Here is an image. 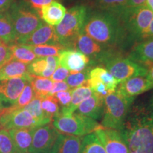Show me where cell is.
<instances>
[{
	"instance_id": "db71d44e",
	"label": "cell",
	"mask_w": 153,
	"mask_h": 153,
	"mask_svg": "<svg viewBox=\"0 0 153 153\" xmlns=\"http://www.w3.org/2000/svg\"><path fill=\"white\" fill-rule=\"evenodd\" d=\"M0 43H1V41H0Z\"/></svg>"
},
{
	"instance_id": "1f68e13d",
	"label": "cell",
	"mask_w": 153,
	"mask_h": 153,
	"mask_svg": "<svg viewBox=\"0 0 153 153\" xmlns=\"http://www.w3.org/2000/svg\"><path fill=\"white\" fill-rule=\"evenodd\" d=\"M41 107L45 116L51 121L60 112V105L54 96L48 95L42 99Z\"/></svg>"
},
{
	"instance_id": "60d3db41",
	"label": "cell",
	"mask_w": 153,
	"mask_h": 153,
	"mask_svg": "<svg viewBox=\"0 0 153 153\" xmlns=\"http://www.w3.org/2000/svg\"><path fill=\"white\" fill-rule=\"evenodd\" d=\"M70 74V71L66 68L59 65L51 76L50 79L53 82H61L65 80L68 76Z\"/></svg>"
},
{
	"instance_id": "ab89813d",
	"label": "cell",
	"mask_w": 153,
	"mask_h": 153,
	"mask_svg": "<svg viewBox=\"0 0 153 153\" xmlns=\"http://www.w3.org/2000/svg\"><path fill=\"white\" fill-rule=\"evenodd\" d=\"M12 59L11 45L0 43V68Z\"/></svg>"
},
{
	"instance_id": "c3c4849f",
	"label": "cell",
	"mask_w": 153,
	"mask_h": 153,
	"mask_svg": "<svg viewBox=\"0 0 153 153\" xmlns=\"http://www.w3.org/2000/svg\"><path fill=\"white\" fill-rule=\"evenodd\" d=\"M145 6H147L153 13V0H147Z\"/></svg>"
},
{
	"instance_id": "2e32d148",
	"label": "cell",
	"mask_w": 153,
	"mask_h": 153,
	"mask_svg": "<svg viewBox=\"0 0 153 153\" xmlns=\"http://www.w3.org/2000/svg\"><path fill=\"white\" fill-rule=\"evenodd\" d=\"M104 97L93 92L90 97L83 101L78 106L76 113L94 120L100 119L104 114Z\"/></svg>"
},
{
	"instance_id": "74e56055",
	"label": "cell",
	"mask_w": 153,
	"mask_h": 153,
	"mask_svg": "<svg viewBox=\"0 0 153 153\" xmlns=\"http://www.w3.org/2000/svg\"><path fill=\"white\" fill-rule=\"evenodd\" d=\"M47 68L43 72L41 76L49 78L53 74L56 68L59 66L58 56H49L46 57Z\"/></svg>"
},
{
	"instance_id": "7bdbcfd3",
	"label": "cell",
	"mask_w": 153,
	"mask_h": 153,
	"mask_svg": "<svg viewBox=\"0 0 153 153\" xmlns=\"http://www.w3.org/2000/svg\"><path fill=\"white\" fill-rule=\"evenodd\" d=\"M70 89H70V87H69L68 85L65 82H53L52 89H51V91H50L49 95L53 96L56 93L59 92V91H68L70 90Z\"/></svg>"
},
{
	"instance_id": "d6a6232c",
	"label": "cell",
	"mask_w": 153,
	"mask_h": 153,
	"mask_svg": "<svg viewBox=\"0 0 153 153\" xmlns=\"http://www.w3.org/2000/svg\"><path fill=\"white\" fill-rule=\"evenodd\" d=\"M34 97H35V94H34L33 88L30 85V82H28L25 85L24 89H23L20 96L17 99L16 104L12 105L9 108H10L11 110L13 111L24 108L26 105H28L31 101L32 99L34 98Z\"/></svg>"
},
{
	"instance_id": "ac0fdd59",
	"label": "cell",
	"mask_w": 153,
	"mask_h": 153,
	"mask_svg": "<svg viewBox=\"0 0 153 153\" xmlns=\"http://www.w3.org/2000/svg\"><path fill=\"white\" fill-rule=\"evenodd\" d=\"M66 11L64 6L55 1L42 7L40 10V16L47 24L57 26L64 18Z\"/></svg>"
},
{
	"instance_id": "ba28073f",
	"label": "cell",
	"mask_w": 153,
	"mask_h": 153,
	"mask_svg": "<svg viewBox=\"0 0 153 153\" xmlns=\"http://www.w3.org/2000/svg\"><path fill=\"white\" fill-rule=\"evenodd\" d=\"M101 59L105 63L106 70L112 74L118 83L135 76H145L148 69L134 62L129 57H123L104 53Z\"/></svg>"
},
{
	"instance_id": "f907efd6",
	"label": "cell",
	"mask_w": 153,
	"mask_h": 153,
	"mask_svg": "<svg viewBox=\"0 0 153 153\" xmlns=\"http://www.w3.org/2000/svg\"><path fill=\"white\" fill-rule=\"evenodd\" d=\"M1 128H2V127H1V123H0V130H1Z\"/></svg>"
},
{
	"instance_id": "f546056e",
	"label": "cell",
	"mask_w": 153,
	"mask_h": 153,
	"mask_svg": "<svg viewBox=\"0 0 153 153\" xmlns=\"http://www.w3.org/2000/svg\"><path fill=\"white\" fill-rule=\"evenodd\" d=\"M95 3L101 11L118 14L126 9L127 0H95Z\"/></svg>"
},
{
	"instance_id": "e575fe53",
	"label": "cell",
	"mask_w": 153,
	"mask_h": 153,
	"mask_svg": "<svg viewBox=\"0 0 153 153\" xmlns=\"http://www.w3.org/2000/svg\"><path fill=\"white\" fill-rule=\"evenodd\" d=\"M18 152L15 147L8 130H0V153H16Z\"/></svg>"
},
{
	"instance_id": "7dc6e473",
	"label": "cell",
	"mask_w": 153,
	"mask_h": 153,
	"mask_svg": "<svg viewBox=\"0 0 153 153\" xmlns=\"http://www.w3.org/2000/svg\"><path fill=\"white\" fill-rule=\"evenodd\" d=\"M146 78L149 82L153 85V66L148 70V74L146 75Z\"/></svg>"
},
{
	"instance_id": "8d00e7d4",
	"label": "cell",
	"mask_w": 153,
	"mask_h": 153,
	"mask_svg": "<svg viewBox=\"0 0 153 153\" xmlns=\"http://www.w3.org/2000/svg\"><path fill=\"white\" fill-rule=\"evenodd\" d=\"M87 85L90 87V89L92 90L94 93L98 94L101 95V97H104V98L107 95L111 94L104 84L102 82H101L100 80L96 79V78H88Z\"/></svg>"
},
{
	"instance_id": "8992f818",
	"label": "cell",
	"mask_w": 153,
	"mask_h": 153,
	"mask_svg": "<svg viewBox=\"0 0 153 153\" xmlns=\"http://www.w3.org/2000/svg\"><path fill=\"white\" fill-rule=\"evenodd\" d=\"M134 99L124 97L116 89L104 98V110L101 125L120 131Z\"/></svg>"
},
{
	"instance_id": "f6af8a7d",
	"label": "cell",
	"mask_w": 153,
	"mask_h": 153,
	"mask_svg": "<svg viewBox=\"0 0 153 153\" xmlns=\"http://www.w3.org/2000/svg\"><path fill=\"white\" fill-rule=\"evenodd\" d=\"M16 0H0V13L8 11V9L10 8L11 5Z\"/></svg>"
},
{
	"instance_id": "ee69618b",
	"label": "cell",
	"mask_w": 153,
	"mask_h": 153,
	"mask_svg": "<svg viewBox=\"0 0 153 153\" xmlns=\"http://www.w3.org/2000/svg\"><path fill=\"white\" fill-rule=\"evenodd\" d=\"M147 0H127L126 8H134L145 5Z\"/></svg>"
},
{
	"instance_id": "f5cc1de1",
	"label": "cell",
	"mask_w": 153,
	"mask_h": 153,
	"mask_svg": "<svg viewBox=\"0 0 153 153\" xmlns=\"http://www.w3.org/2000/svg\"><path fill=\"white\" fill-rule=\"evenodd\" d=\"M16 153H21V152H16Z\"/></svg>"
},
{
	"instance_id": "cb8c5ba5",
	"label": "cell",
	"mask_w": 153,
	"mask_h": 153,
	"mask_svg": "<svg viewBox=\"0 0 153 153\" xmlns=\"http://www.w3.org/2000/svg\"><path fill=\"white\" fill-rule=\"evenodd\" d=\"M82 137L60 133L56 153H80Z\"/></svg>"
},
{
	"instance_id": "3957f363",
	"label": "cell",
	"mask_w": 153,
	"mask_h": 153,
	"mask_svg": "<svg viewBox=\"0 0 153 153\" xmlns=\"http://www.w3.org/2000/svg\"><path fill=\"white\" fill-rule=\"evenodd\" d=\"M117 15L121 26V43L142 40L153 19L152 11L145 5L126 8Z\"/></svg>"
},
{
	"instance_id": "6da1fadb",
	"label": "cell",
	"mask_w": 153,
	"mask_h": 153,
	"mask_svg": "<svg viewBox=\"0 0 153 153\" xmlns=\"http://www.w3.org/2000/svg\"><path fill=\"white\" fill-rule=\"evenodd\" d=\"M119 132L130 153H153V96L131 106Z\"/></svg>"
},
{
	"instance_id": "7c38bea8",
	"label": "cell",
	"mask_w": 153,
	"mask_h": 153,
	"mask_svg": "<svg viewBox=\"0 0 153 153\" xmlns=\"http://www.w3.org/2000/svg\"><path fill=\"white\" fill-rule=\"evenodd\" d=\"M94 133L106 153H130L127 145L117 130L101 127Z\"/></svg>"
},
{
	"instance_id": "9a60e30c",
	"label": "cell",
	"mask_w": 153,
	"mask_h": 153,
	"mask_svg": "<svg viewBox=\"0 0 153 153\" xmlns=\"http://www.w3.org/2000/svg\"><path fill=\"white\" fill-rule=\"evenodd\" d=\"M116 90L128 99H134L137 95L146 92L153 88V85L145 76H138L120 82Z\"/></svg>"
},
{
	"instance_id": "44dd1931",
	"label": "cell",
	"mask_w": 153,
	"mask_h": 153,
	"mask_svg": "<svg viewBox=\"0 0 153 153\" xmlns=\"http://www.w3.org/2000/svg\"><path fill=\"white\" fill-rule=\"evenodd\" d=\"M28 65L11 59L0 68V81L14 77L24 76L29 74Z\"/></svg>"
},
{
	"instance_id": "9c48e42d",
	"label": "cell",
	"mask_w": 153,
	"mask_h": 153,
	"mask_svg": "<svg viewBox=\"0 0 153 153\" xmlns=\"http://www.w3.org/2000/svg\"><path fill=\"white\" fill-rule=\"evenodd\" d=\"M60 135L51 123L36 128L28 153H56Z\"/></svg>"
},
{
	"instance_id": "4316f807",
	"label": "cell",
	"mask_w": 153,
	"mask_h": 153,
	"mask_svg": "<svg viewBox=\"0 0 153 153\" xmlns=\"http://www.w3.org/2000/svg\"><path fill=\"white\" fill-rule=\"evenodd\" d=\"M41 100L42 99L40 97H34V98L32 99L29 104L26 105L24 108H23L32 115V116L35 118L39 126L46 125V124L51 123L52 122L45 116L43 109H42Z\"/></svg>"
},
{
	"instance_id": "f35d334b",
	"label": "cell",
	"mask_w": 153,
	"mask_h": 153,
	"mask_svg": "<svg viewBox=\"0 0 153 153\" xmlns=\"http://www.w3.org/2000/svg\"><path fill=\"white\" fill-rule=\"evenodd\" d=\"M71 91L72 89L68 91H59L53 96L57 99L59 105L61 106V110L68 108L71 101Z\"/></svg>"
},
{
	"instance_id": "ffe728a7",
	"label": "cell",
	"mask_w": 153,
	"mask_h": 153,
	"mask_svg": "<svg viewBox=\"0 0 153 153\" xmlns=\"http://www.w3.org/2000/svg\"><path fill=\"white\" fill-rule=\"evenodd\" d=\"M73 47L76 48L78 51L87 56H97L101 53L102 55L104 54V48L101 44L94 41L92 38L86 35L83 32L76 39Z\"/></svg>"
},
{
	"instance_id": "7a4b0ae2",
	"label": "cell",
	"mask_w": 153,
	"mask_h": 153,
	"mask_svg": "<svg viewBox=\"0 0 153 153\" xmlns=\"http://www.w3.org/2000/svg\"><path fill=\"white\" fill-rule=\"evenodd\" d=\"M83 33L103 46L120 44L122 31L117 14L100 11L88 15Z\"/></svg>"
},
{
	"instance_id": "f1b7e54d",
	"label": "cell",
	"mask_w": 153,
	"mask_h": 153,
	"mask_svg": "<svg viewBox=\"0 0 153 153\" xmlns=\"http://www.w3.org/2000/svg\"><path fill=\"white\" fill-rule=\"evenodd\" d=\"M11 45L12 60H16L25 64H30L36 58V55L26 45L14 43Z\"/></svg>"
},
{
	"instance_id": "83f0119b",
	"label": "cell",
	"mask_w": 153,
	"mask_h": 153,
	"mask_svg": "<svg viewBox=\"0 0 153 153\" xmlns=\"http://www.w3.org/2000/svg\"><path fill=\"white\" fill-rule=\"evenodd\" d=\"M80 153H106L96 133H91L82 138Z\"/></svg>"
},
{
	"instance_id": "681fc988",
	"label": "cell",
	"mask_w": 153,
	"mask_h": 153,
	"mask_svg": "<svg viewBox=\"0 0 153 153\" xmlns=\"http://www.w3.org/2000/svg\"><path fill=\"white\" fill-rule=\"evenodd\" d=\"M4 108V106L2 105V102H1V101H0V111L2 110Z\"/></svg>"
},
{
	"instance_id": "d4e9b609",
	"label": "cell",
	"mask_w": 153,
	"mask_h": 153,
	"mask_svg": "<svg viewBox=\"0 0 153 153\" xmlns=\"http://www.w3.org/2000/svg\"><path fill=\"white\" fill-rule=\"evenodd\" d=\"M30 83L33 88L35 97L43 99L49 95L50 91L52 89L53 82L49 78L31 74Z\"/></svg>"
},
{
	"instance_id": "52a82bcc",
	"label": "cell",
	"mask_w": 153,
	"mask_h": 153,
	"mask_svg": "<svg viewBox=\"0 0 153 153\" xmlns=\"http://www.w3.org/2000/svg\"><path fill=\"white\" fill-rule=\"evenodd\" d=\"M53 126L60 133L79 137H85L102 127L96 120L76 112L59 114L53 119Z\"/></svg>"
},
{
	"instance_id": "d590c367",
	"label": "cell",
	"mask_w": 153,
	"mask_h": 153,
	"mask_svg": "<svg viewBox=\"0 0 153 153\" xmlns=\"http://www.w3.org/2000/svg\"><path fill=\"white\" fill-rule=\"evenodd\" d=\"M47 68L46 57H38L28 65V73L41 76Z\"/></svg>"
},
{
	"instance_id": "7402d4cb",
	"label": "cell",
	"mask_w": 153,
	"mask_h": 153,
	"mask_svg": "<svg viewBox=\"0 0 153 153\" xmlns=\"http://www.w3.org/2000/svg\"><path fill=\"white\" fill-rule=\"evenodd\" d=\"M93 94V91L87 85L74 88L71 91V101L68 108L61 110V114H71L76 111L78 106L83 101L90 97Z\"/></svg>"
},
{
	"instance_id": "816d5d0a",
	"label": "cell",
	"mask_w": 153,
	"mask_h": 153,
	"mask_svg": "<svg viewBox=\"0 0 153 153\" xmlns=\"http://www.w3.org/2000/svg\"><path fill=\"white\" fill-rule=\"evenodd\" d=\"M70 1H77V0H68Z\"/></svg>"
},
{
	"instance_id": "5bb4252c",
	"label": "cell",
	"mask_w": 153,
	"mask_h": 153,
	"mask_svg": "<svg viewBox=\"0 0 153 153\" xmlns=\"http://www.w3.org/2000/svg\"><path fill=\"white\" fill-rule=\"evenodd\" d=\"M59 65L66 68L70 72H80L87 68L89 57L77 50L65 48L58 56Z\"/></svg>"
},
{
	"instance_id": "484cf974",
	"label": "cell",
	"mask_w": 153,
	"mask_h": 153,
	"mask_svg": "<svg viewBox=\"0 0 153 153\" xmlns=\"http://www.w3.org/2000/svg\"><path fill=\"white\" fill-rule=\"evenodd\" d=\"M89 77L96 78L102 82L107 87L108 90L110 91V93L114 92L117 88L118 82L113 76L112 74L105 68H101V67L93 68L89 72Z\"/></svg>"
},
{
	"instance_id": "4fadbf2b",
	"label": "cell",
	"mask_w": 153,
	"mask_h": 153,
	"mask_svg": "<svg viewBox=\"0 0 153 153\" xmlns=\"http://www.w3.org/2000/svg\"><path fill=\"white\" fill-rule=\"evenodd\" d=\"M16 43L28 45H60L55 27L45 22L33 33L26 37L19 38Z\"/></svg>"
},
{
	"instance_id": "d6986e66",
	"label": "cell",
	"mask_w": 153,
	"mask_h": 153,
	"mask_svg": "<svg viewBox=\"0 0 153 153\" xmlns=\"http://www.w3.org/2000/svg\"><path fill=\"white\" fill-rule=\"evenodd\" d=\"M34 128L8 130L17 151L21 153H28L33 140Z\"/></svg>"
},
{
	"instance_id": "5b68a950",
	"label": "cell",
	"mask_w": 153,
	"mask_h": 153,
	"mask_svg": "<svg viewBox=\"0 0 153 153\" xmlns=\"http://www.w3.org/2000/svg\"><path fill=\"white\" fill-rule=\"evenodd\" d=\"M7 11L12 21L16 41L30 35L44 23L40 11L32 8L24 0H16Z\"/></svg>"
},
{
	"instance_id": "4dcf8cb0",
	"label": "cell",
	"mask_w": 153,
	"mask_h": 153,
	"mask_svg": "<svg viewBox=\"0 0 153 153\" xmlns=\"http://www.w3.org/2000/svg\"><path fill=\"white\" fill-rule=\"evenodd\" d=\"M26 45L38 57L59 56L62 50L65 49V48L61 45Z\"/></svg>"
},
{
	"instance_id": "b9f144b4",
	"label": "cell",
	"mask_w": 153,
	"mask_h": 153,
	"mask_svg": "<svg viewBox=\"0 0 153 153\" xmlns=\"http://www.w3.org/2000/svg\"><path fill=\"white\" fill-rule=\"evenodd\" d=\"M28 5H30L32 8L36 10L40 11L42 7L44 6L49 4L53 1H58L61 0H24Z\"/></svg>"
},
{
	"instance_id": "836d02e7",
	"label": "cell",
	"mask_w": 153,
	"mask_h": 153,
	"mask_svg": "<svg viewBox=\"0 0 153 153\" xmlns=\"http://www.w3.org/2000/svg\"><path fill=\"white\" fill-rule=\"evenodd\" d=\"M89 71L87 69H85L80 72H70V74L65 79V82L70 87V89H74L82 85H87L89 78Z\"/></svg>"
},
{
	"instance_id": "30bf717a",
	"label": "cell",
	"mask_w": 153,
	"mask_h": 153,
	"mask_svg": "<svg viewBox=\"0 0 153 153\" xmlns=\"http://www.w3.org/2000/svg\"><path fill=\"white\" fill-rule=\"evenodd\" d=\"M0 123L2 128L21 129L36 128L39 127L37 121L29 112L24 108L11 110L10 108H4L0 111Z\"/></svg>"
},
{
	"instance_id": "e0dca14e",
	"label": "cell",
	"mask_w": 153,
	"mask_h": 153,
	"mask_svg": "<svg viewBox=\"0 0 153 153\" xmlns=\"http://www.w3.org/2000/svg\"><path fill=\"white\" fill-rule=\"evenodd\" d=\"M128 57L149 70L153 66V39L145 40L135 45Z\"/></svg>"
},
{
	"instance_id": "603a6c76",
	"label": "cell",
	"mask_w": 153,
	"mask_h": 153,
	"mask_svg": "<svg viewBox=\"0 0 153 153\" xmlns=\"http://www.w3.org/2000/svg\"><path fill=\"white\" fill-rule=\"evenodd\" d=\"M0 41L9 45L16 41L12 21L7 11L0 13Z\"/></svg>"
},
{
	"instance_id": "277c9868",
	"label": "cell",
	"mask_w": 153,
	"mask_h": 153,
	"mask_svg": "<svg viewBox=\"0 0 153 153\" xmlns=\"http://www.w3.org/2000/svg\"><path fill=\"white\" fill-rule=\"evenodd\" d=\"M87 16L85 5L74 6L66 11L64 18L55 27L59 44L65 48L73 47L76 39L83 32Z\"/></svg>"
},
{
	"instance_id": "bcb514c9",
	"label": "cell",
	"mask_w": 153,
	"mask_h": 153,
	"mask_svg": "<svg viewBox=\"0 0 153 153\" xmlns=\"http://www.w3.org/2000/svg\"><path fill=\"white\" fill-rule=\"evenodd\" d=\"M149 39H153V19L151 22L150 26L148 28L145 33L143 34L142 40H149Z\"/></svg>"
},
{
	"instance_id": "8fae6325",
	"label": "cell",
	"mask_w": 153,
	"mask_h": 153,
	"mask_svg": "<svg viewBox=\"0 0 153 153\" xmlns=\"http://www.w3.org/2000/svg\"><path fill=\"white\" fill-rule=\"evenodd\" d=\"M31 74L0 81V101L14 105L26 83L30 81Z\"/></svg>"
}]
</instances>
